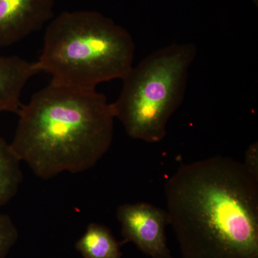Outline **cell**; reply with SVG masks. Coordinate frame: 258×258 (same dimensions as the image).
<instances>
[{
	"label": "cell",
	"instance_id": "cell-1",
	"mask_svg": "<svg viewBox=\"0 0 258 258\" xmlns=\"http://www.w3.org/2000/svg\"><path fill=\"white\" fill-rule=\"evenodd\" d=\"M183 258H258V178L216 156L183 164L164 185Z\"/></svg>",
	"mask_w": 258,
	"mask_h": 258
},
{
	"label": "cell",
	"instance_id": "cell-2",
	"mask_svg": "<svg viewBox=\"0 0 258 258\" xmlns=\"http://www.w3.org/2000/svg\"><path fill=\"white\" fill-rule=\"evenodd\" d=\"M18 114L10 144L40 179L87 171L111 147L115 118L111 103L96 88L50 83L22 105Z\"/></svg>",
	"mask_w": 258,
	"mask_h": 258
},
{
	"label": "cell",
	"instance_id": "cell-3",
	"mask_svg": "<svg viewBox=\"0 0 258 258\" xmlns=\"http://www.w3.org/2000/svg\"><path fill=\"white\" fill-rule=\"evenodd\" d=\"M135 48L128 30L101 13L64 12L49 22L35 66L54 84L93 89L123 79L134 66Z\"/></svg>",
	"mask_w": 258,
	"mask_h": 258
},
{
	"label": "cell",
	"instance_id": "cell-4",
	"mask_svg": "<svg viewBox=\"0 0 258 258\" xmlns=\"http://www.w3.org/2000/svg\"><path fill=\"white\" fill-rule=\"evenodd\" d=\"M195 44L173 43L154 51L122 79L119 96L111 103L131 138L158 143L184 100L190 68L196 58Z\"/></svg>",
	"mask_w": 258,
	"mask_h": 258
},
{
	"label": "cell",
	"instance_id": "cell-5",
	"mask_svg": "<svg viewBox=\"0 0 258 258\" xmlns=\"http://www.w3.org/2000/svg\"><path fill=\"white\" fill-rule=\"evenodd\" d=\"M116 215L121 226L122 243L132 242L152 258H173L166 241V227L169 225L166 210L149 203L123 204Z\"/></svg>",
	"mask_w": 258,
	"mask_h": 258
},
{
	"label": "cell",
	"instance_id": "cell-6",
	"mask_svg": "<svg viewBox=\"0 0 258 258\" xmlns=\"http://www.w3.org/2000/svg\"><path fill=\"white\" fill-rule=\"evenodd\" d=\"M55 0H0V48L40 30L53 18Z\"/></svg>",
	"mask_w": 258,
	"mask_h": 258
},
{
	"label": "cell",
	"instance_id": "cell-7",
	"mask_svg": "<svg viewBox=\"0 0 258 258\" xmlns=\"http://www.w3.org/2000/svg\"><path fill=\"white\" fill-rule=\"evenodd\" d=\"M38 74L35 62L18 56H0V113L18 114L22 93L34 75Z\"/></svg>",
	"mask_w": 258,
	"mask_h": 258
},
{
	"label": "cell",
	"instance_id": "cell-8",
	"mask_svg": "<svg viewBox=\"0 0 258 258\" xmlns=\"http://www.w3.org/2000/svg\"><path fill=\"white\" fill-rule=\"evenodd\" d=\"M122 242L115 240L111 231L101 224L88 225L76 249L83 258H121Z\"/></svg>",
	"mask_w": 258,
	"mask_h": 258
},
{
	"label": "cell",
	"instance_id": "cell-9",
	"mask_svg": "<svg viewBox=\"0 0 258 258\" xmlns=\"http://www.w3.org/2000/svg\"><path fill=\"white\" fill-rule=\"evenodd\" d=\"M20 162L11 144L0 137V208L15 198L23 182Z\"/></svg>",
	"mask_w": 258,
	"mask_h": 258
},
{
	"label": "cell",
	"instance_id": "cell-10",
	"mask_svg": "<svg viewBox=\"0 0 258 258\" xmlns=\"http://www.w3.org/2000/svg\"><path fill=\"white\" fill-rule=\"evenodd\" d=\"M18 237V229L11 217L6 214L0 215V258H6Z\"/></svg>",
	"mask_w": 258,
	"mask_h": 258
},
{
	"label": "cell",
	"instance_id": "cell-11",
	"mask_svg": "<svg viewBox=\"0 0 258 258\" xmlns=\"http://www.w3.org/2000/svg\"><path fill=\"white\" fill-rule=\"evenodd\" d=\"M244 168L252 175L258 178V144L254 142L249 145L245 152L244 161L242 162Z\"/></svg>",
	"mask_w": 258,
	"mask_h": 258
},
{
	"label": "cell",
	"instance_id": "cell-12",
	"mask_svg": "<svg viewBox=\"0 0 258 258\" xmlns=\"http://www.w3.org/2000/svg\"><path fill=\"white\" fill-rule=\"evenodd\" d=\"M253 2H254V4H256L255 0H253ZM256 5H257V4H256Z\"/></svg>",
	"mask_w": 258,
	"mask_h": 258
}]
</instances>
